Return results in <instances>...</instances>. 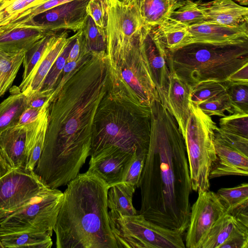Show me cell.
Here are the masks:
<instances>
[{
  "label": "cell",
  "mask_w": 248,
  "mask_h": 248,
  "mask_svg": "<svg viewBox=\"0 0 248 248\" xmlns=\"http://www.w3.org/2000/svg\"><path fill=\"white\" fill-rule=\"evenodd\" d=\"M48 107L44 145L34 173L51 188L67 185L90 156L94 118L108 91L106 52L89 51L61 73Z\"/></svg>",
  "instance_id": "cell-1"
},
{
  "label": "cell",
  "mask_w": 248,
  "mask_h": 248,
  "mask_svg": "<svg viewBox=\"0 0 248 248\" xmlns=\"http://www.w3.org/2000/svg\"><path fill=\"white\" fill-rule=\"evenodd\" d=\"M149 144L141 173L140 214L183 234L189 224L192 187L183 137L160 101L150 107Z\"/></svg>",
  "instance_id": "cell-2"
},
{
  "label": "cell",
  "mask_w": 248,
  "mask_h": 248,
  "mask_svg": "<svg viewBox=\"0 0 248 248\" xmlns=\"http://www.w3.org/2000/svg\"><path fill=\"white\" fill-rule=\"evenodd\" d=\"M53 229L57 248H118L112 232L108 187L87 171L67 184Z\"/></svg>",
  "instance_id": "cell-3"
},
{
  "label": "cell",
  "mask_w": 248,
  "mask_h": 248,
  "mask_svg": "<svg viewBox=\"0 0 248 248\" xmlns=\"http://www.w3.org/2000/svg\"><path fill=\"white\" fill-rule=\"evenodd\" d=\"M151 124L150 107L122 90L108 87L94 118L90 156L109 146L132 154L147 151Z\"/></svg>",
  "instance_id": "cell-4"
},
{
  "label": "cell",
  "mask_w": 248,
  "mask_h": 248,
  "mask_svg": "<svg viewBox=\"0 0 248 248\" xmlns=\"http://www.w3.org/2000/svg\"><path fill=\"white\" fill-rule=\"evenodd\" d=\"M169 67L192 89L207 81L225 82L248 63V42L235 44L195 43L167 49Z\"/></svg>",
  "instance_id": "cell-5"
},
{
  "label": "cell",
  "mask_w": 248,
  "mask_h": 248,
  "mask_svg": "<svg viewBox=\"0 0 248 248\" xmlns=\"http://www.w3.org/2000/svg\"><path fill=\"white\" fill-rule=\"evenodd\" d=\"M190 110L183 137L192 189L198 192L210 189V172L216 159L214 137L217 126L211 116L191 102Z\"/></svg>",
  "instance_id": "cell-6"
},
{
  "label": "cell",
  "mask_w": 248,
  "mask_h": 248,
  "mask_svg": "<svg viewBox=\"0 0 248 248\" xmlns=\"http://www.w3.org/2000/svg\"><path fill=\"white\" fill-rule=\"evenodd\" d=\"M143 27L140 36L127 50L106 61L108 84L123 89L140 104L151 107L160 99L142 48Z\"/></svg>",
  "instance_id": "cell-7"
},
{
  "label": "cell",
  "mask_w": 248,
  "mask_h": 248,
  "mask_svg": "<svg viewBox=\"0 0 248 248\" xmlns=\"http://www.w3.org/2000/svg\"><path fill=\"white\" fill-rule=\"evenodd\" d=\"M118 248H184L183 234L147 220L140 214L125 216L108 212Z\"/></svg>",
  "instance_id": "cell-8"
},
{
  "label": "cell",
  "mask_w": 248,
  "mask_h": 248,
  "mask_svg": "<svg viewBox=\"0 0 248 248\" xmlns=\"http://www.w3.org/2000/svg\"><path fill=\"white\" fill-rule=\"evenodd\" d=\"M63 198L58 188L49 187L18 210L0 220V234L18 232L52 235Z\"/></svg>",
  "instance_id": "cell-9"
},
{
  "label": "cell",
  "mask_w": 248,
  "mask_h": 248,
  "mask_svg": "<svg viewBox=\"0 0 248 248\" xmlns=\"http://www.w3.org/2000/svg\"><path fill=\"white\" fill-rule=\"evenodd\" d=\"M33 171L12 169L0 178V214L3 218L47 188Z\"/></svg>",
  "instance_id": "cell-10"
},
{
  "label": "cell",
  "mask_w": 248,
  "mask_h": 248,
  "mask_svg": "<svg viewBox=\"0 0 248 248\" xmlns=\"http://www.w3.org/2000/svg\"><path fill=\"white\" fill-rule=\"evenodd\" d=\"M214 146L216 159L210 179L229 175L248 176V138L215 130Z\"/></svg>",
  "instance_id": "cell-11"
},
{
  "label": "cell",
  "mask_w": 248,
  "mask_h": 248,
  "mask_svg": "<svg viewBox=\"0 0 248 248\" xmlns=\"http://www.w3.org/2000/svg\"><path fill=\"white\" fill-rule=\"evenodd\" d=\"M225 209L216 193L198 192V197L190 208L186 247L202 248L215 222L225 213Z\"/></svg>",
  "instance_id": "cell-12"
},
{
  "label": "cell",
  "mask_w": 248,
  "mask_h": 248,
  "mask_svg": "<svg viewBox=\"0 0 248 248\" xmlns=\"http://www.w3.org/2000/svg\"><path fill=\"white\" fill-rule=\"evenodd\" d=\"M89 0H74L62 4L14 27H33L46 31L61 30L77 31L81 29L88 16L86 8Z\"/></svg>",
  "instance_id": "cell-13"
},
{
  "label": "cell",
  "mask_w": 248,
  "mask_h": 248,
  "mask_svg": "<svg viewBox=\"0 0 248 248\" xmlns=\"http://www.w3.org/2000/svg\"><path fill=\"white\" fill-rule=\"evenodd\" d=\"M142 46L160 101L168 110L170 71L167 62V49L152 28L145 25L142 29Z\"/></svg>",
  "instance_id": "cell-14"
},
{
  "label": "cell",
  "mask_w": 248,
  "mask_h": 248,
  "mask_svg": "<svg viewBox=\"0 0 248 248\" xmlns=\"http://www.w3.org/2000/svg\"><path fill=\"white\" fill-rule=\"evenodd\" d=\"M133 155L118 147H106L91 156L88 171L101 179L109 188L122 182Z\"/></svg>",
  "instance_id": "cell-15"
},
{
  "label": "cell",
  "mask_w": 248,
  "mask_h": 248,
  "mask_svg": "<svg viewBox=\"0 0 248 248\" xmlns=\"http://www.w3.org/2000/svg\"><path fill=\"white\" fill-rule=\"evenodd\" d=\"M188 28L191 34L190 44H235L248 42V23L231 27L204 21Z\"/></svg>",
  "instance_id": "cell-16"
},
{
  "label": "cell",
  "mask_w": 248,
  "mask_h": 248,
  "mask_svg": "<svg viewBox=\"0 0 248 248\" xmlns=\"http://www.w3.org/2000/svg\"><path fill=\"white\" fill-rule=\"evenodd\" d=\"M68 37L66 31L57 34L27 79L18 87L27 97L41 89L50 68L63 50Z\"/></svg>",
  "instance_id": "cell-17"
},
{
  "label": "cell",
  "mask_w": 248,
  "mask_h": 248,
  "mask_svg": "<svg viewBox=\"0 0 248 248\" xmlns=\"http://www.w3.org/2000/svg\"><path fill=\"white\" fill-rule=\"evenodd\" d=\"M205 16V21L235 27L248 23V9L233 0H214L204 2L197 1Z\"/></svg>",
  "instance_id": "cell-18"
},
{
  "label": "cell",
  "mask_w": 248,
  "mask_h": 248,
  "mask_svg": "<svg viewBox=\"0 0 248 248\" xmlns=\"http://www.w3.org/2000/svg\"><path fill=\"white\" fill-rule=\"evenodd\" d=\"M170 78L168 91V110L174 117L183 136L190 113L191 89L169 67Z\"/></svg>",
  "instance_id": "cell-19"
},
{
  "label": "cell",
  "mask_w": 248,
  "mask_h": 248,
  "mask_svg": "<svg viewBox=\"0 0 248 248\" xmlns=\"http://www.w3.org/2000/svg\"><path fill=\"white\" fill-rule=\"evenodd\" d=\"M48 31L30 26L0 27V51L16 53L26 51Z\"/></svg>",
  "instance_id": "cell-20"
},
{
  "label": "cell",
  "mask_w": 248,
  "mask_h": 248,
  "mask_svg": "<svg viewBox=\"0 0 248 248\" xmlns=\"http://www.w3.org/2000/svg\"><path fill=\"white\" fill-rule=\"evenodd\" d=\"M26 126L8 128L0 134V149L12 169L25 168Z\"/></svg>",
  "instance_id": "cell-21"
},
{
  "label": "cell",
  "mask_w": 248,
  "mask_h": 248,
  "mask_svg": "<svg viewBox=\"0 0 248 248\" xmlns=\"http://www.w3.org/2000/svg\"><path fill=\"white\" fill-rule=\"evenodd\" d=\"M243 233H248V224L225 212L213 225L202 248H221L226 241Z\"/></svg>",
  "instance_id": "cell-22"
},
{
  "label": "cell",
  "mask_w": 248,
  "mask_h": 248,
  "mask_svg": "<svg viewBox=\"0 0 248 248\" xmlns=\"http://www.w3.org/2000/svg\"><path fill=\"white\" fill-rule=\"evenodd\" d=\"M48 123V108L34 122L25 125V164L26 170L33 171L42 152Z\"/></svg>",
  "instance_id": "cell-23"
},
{
  "label": "cell",
  "mask_w": 248,
  "mask_h": 248,
  "mask_svg": "<svg viewBox=\"0 0 248 248\" xmlns=\"http://www.w3.org/2000/svg\"><path fill=\"white\" fill-rule=\"evenodd\" d=\"M225 209L243 223L248 224V184L231 188H221L216 193Z\"/></svg>",
  "instance_id": "cell-24"
},
{
  "label": "cell",
  "mask_w": 248,
  "mask_h": 248,
  "mask_svg": "<svg viewBox=\"0 0 248 248\" xmlns=\"http://www.w3.org/2000/svg\"><path fill=\"white\" fill-rule=\"evenodd\" d=\"M10 95L0 103V134L8 128L16 125L19 117L27 108V96L14 86Z\"/></svg>",
  "instance_id": "cell-25"
},
{
  "label": "cell",
  "mask_w": 248,
  "mask_h": 248,
  "mask_svg": "<svg viewBox=\"0 0 248 248\" xmlns=\"http://www.w3.org/2000/svg\"><path fill=\"white\" fill-rule=\"evenodd\" d=\"M136 1L144 24L151 27L163 23L170 13L182 2H173L167 0Z\"/></svg>",
  "instance_id": "cell-26"
},
{
  "label": "cell",
  "mask_w": 248,
  "mask_h": 248,
  "mask_svg": "<svg viewBox=\"0 0 248 248\" xmlns=\"http://www.w3.org/2000/svg\"><path fill=\"white\" fill-rule=\"evenodd\" d=\"M136 189L133 185L123 182L110 187L107 194L108 208L123 215L137 214L132 202Z\"/></svg>",
  "instance_id": "cell-27"
},
{
  "label": "cell",
  "mask_w": 248,
  "mask_h": 248,
  "mask_svg": "<svg viewBox=\"0 0 248 248\" xmlns=\"http://www.w3.org/2000/svg\"><path fill=\"white\" fill-rule=\"evenodd\" d=\"M169 50H174L191 43V34L187 26L171 20L152 27Z\"/></svg>",
  "instance_id": "cell-28"
},
{
  "label": "cell",
  "mask_w": 248,
  "mask_h": 248,
  "mask_svg": "<svg viewBox=\"0 0 248 248\" xmlns=\"http://www.w3.org/2000/svg\"><path fill=\"white\" fill-rule=\"evenodd\" d=\"M52 235L47 232H18L0 234L3 248H51Z\"/></svg>",
  "instance_id": "cell-29"
},
{
  "label": "cell",
  "mask_w": 248,
  "mask_h": 248,
  "mask_svg": "<svg viewBox=\"0 0 248 248\" xmlns=\"http://www.w3.org/2000/svg\"><path fill=\"white\" fill-rule=\"evenodd\" d=\"M7 53L0 51V77L2 96L12 86L23 63L24 52Z\"/></svg>",
  "instance_id": "cell-30"
},
{
  "label": "cell",
  "mask_w": 248,
  "mask_h": 248,
  "mask_svg": "<svg viewBox=\"0 0 248 248\" xmlns=\"http://www.w3.org/2000/svg\"><path fill=\"white\" fill-rule=\"evenodd\" d=\"M85 45L93 52H106L108 34L107 28L98 26L88 15L80 29Z\"/></svg>",
  "instance_id": "cell-31"
},
{
  "label": "cell",
  "mask_w": 248,
  "mask_h": 248,
  "mask_svg": "<svg viewBox=\"0 0 248 248\" xmlns=\"http://www.w3.org/2000/svg\"><path fill=\"white\" fill-rule=\"evenodd\" d=\"M205 20V16L199 7L197 1L186 0L170 13L166 21L171 20L188 27L202 23Z\"/></svg>",
  "instance_id": "cell-32"
},
{
  "label": "cell",
  "mask_w": 248,
  "mask_h": 248,
  "mask_svg": "<svg viewBox=\"0 0 248 248\" xmlns=\"http://www.w3.org/2000/svg\"><path fill=\"white\" fill-rule=\"evenodd\" d=\"M57 34V31H48L24 52L22 63L24 72L21 83L25 81L31 75L35 66Z\"/></svg>",
  "instance_id": "cell-33"
},
{
  "label": "cell",
  "mask_w": 248,
  "mask_h": 248,
  "mask_svg": "<svg viewBox=\"0 0 248 248\" xmlns=\"http://www.w3.org/2000/svg\"><path fill=\"white\" fill-rule=\"evenodd\" d=\"M79 32L80 30L73 36L68 37L63 50L49 71L40 90H49L55 88L66 64L70 51L75 43Z\"/></svg>",
  "instance_id": "cell-34"
},
{
  "label": "cell",
  "mask_w": 248,
  "mask_h": 248,
  "mask_svg": "<svg viewBox=\"0 0 248 248\" xmlns=\"http://www.w3.org/2000/svg\"><path fill=\"white\" fill-rule=\"evenodd\" d=\"M227 82L207 81L199 83L191 89V102L198 106L220 94L226 91Z\"/></svg>",
  "instance_id": "cell-35"
},
{
  "label": "cell",
  "mask_w": 248,
  "mask_h": 248,
  "mask_svg": "<svg viewBox=\"0 0 248 248\" xmlns=\"http://www.w3.org/2000/svg\"><path fill=\"white\" fill-rule=\"evenodd\" d=\"M226 92L233 112L248 113V83L228 81Z\"/></svg>",
  "instance_id": "cell-36"
},
{
  "label": "cell",
  "mask_w": 248,
  "mask_h": 248,
  "mask_svg": "<svg viewBox=\"0 0 248 248\" xmlns=\"http://www.w3.org/2000/svg\"><path fill=\"white\" fill-rule=\"evenodd\" d=\"M45 0H6L0 8V27L12 21L16 16Z\"/></svg>",
  "instance_id": "cell-37"
},
{
  "label": "cell",
  "mask_w": 248,
  "mask_h": 248,
  "mask_svg": "<svg viewBox=\"0 0 248 248\" xmlns=\"http://www.w3.org/2000/svg\"><path fill=\"white\" fill-rule=\"evenodd\" d=\"M147 151L137 152L133 154L125 168L122 182L130 184L136 188L140 187Z\"/></svg>",
  "instance_id": "cell-38"
},
{
  "label": "cell",
  "mask_w": 248,
  "mask_h": 248,
  "mask_svg": "<svg viewBox=\"0 0 248 248\" xmlns=\"http://www.w3.org/2000/svg\"><path fill=\"white\" fill-rule=\"evenodd\" d=\"M219 128L248 138V113L234 111L219 119Z\"/></svg>",
  "instance_id": "cell-39"
},
{
  "label": "cell",
  "mask_w": 248,
  "mask_h": 248,
  "mask_svg": "<svg viewBox=\"0 0 248 248\" xmlns=\"http://www.w3.org/2000/svg\"><path fill=\"white\" fill-rule=\"evenodd\" d=\"M207 115L224 117L225 111L230 114L233 112L231 102L226 91L208 99L197 106Z\"/></svg>",
  "instance_id": "cell-40"
},
{
  "label": "cell",
  "mask_w": 248,
  "mask_h": 248,
  "mask_svg": "<svg viewBox=\"0 0 248 248\" xmlns=\"http://www.w3.org/2000/svg\"><path fill=\"white\" fill-rule=\"evenodd\" d=\"M74 0H45L39 4L22 12L8 24L2 26L6 28L14 27L30 19L41 13L62 4Z\"/></svg>",
  "instance_id": "cell-41"
},
{
  "label": "cell",
  "mask_w": 248,
  "mask_h": 248,
  "mask_svg": "<svg viewBox=\"0 0 248 248\" xmlns=\"http://www.w3.org/2000/svg\"><path fill=\"white\" fill-rule=\"evenodd\" d=\"M109 9L110 0H90L86 11L98 26L107 28Z\"/></svg>",
  "instance_id": "cell-42"
},
{
  "label": "cell",
  "mask_w": 248,
  "mask_h": 248,
  "mask_svg": "<svg viewBox=\"0 0 248 248\" xmlns=\"http://www.w3.org/2000/svg\"><path fill=\"white\" fill-rule=\"evenodd\" d=\"M54 89L49 90H40L27 96V107L40 108L48 103L52 97Z\"/></svg>",
  "instance_id": "cell-43"
},
{
  "label": "cell",
  "mask_w": 248,
  "mask_h": 248,
  "mask_svg": "<svg viewBox=\"0 0 248 248\" xmlns=\"http://www.w3.org/2000/svg\"><path fill=\"white\" fill-rule=\"evenodd\" d=\"M49 102L42 108L27 107L19 117L16 126H25L37 120L48 108Z\"/></svg>",
  "instance_id": "cell-44"
},
{
  "label": "cell",
  "mask_w": 248,
  "mask_h": 248,
  "mask_svg": "<svg viewBox=\"0 0 248 248\" xmlns=\"http://www.w3.org/2000/svg\"><path fill=\"white\" fill-rule=\"evenodd\" d=\"M83 43V39L80 30L79 33L75 43L72 47L66 63L75 62L78 59Z\"/></svg>",
  "instance_id": "cell-45"
},
{
  "label": "cell",
  "mask_w": 248,
  "mask_h": 248,
  "mask_svg": "<svg viewBox=\"0 0 248 248\" xmlns=\"http://www.w3.org/2000/svg\"><path fill=\"white\" fill-rule=\"evenodd\" d=\"M228 81L248 83V63L242 66L232 75Z\"/></svg>",
  "instance_id": "cell-46"
},
{
  "label": "cell",
  "mask_w": 248,
  "mask_h": 248,
  "mask_svg": "<svg viewBox=\"0 0 248 248\" xmlns=\"http://www.w3.org/2000/svg\"><path fill=\"white\" fill-rule=\"evenodd\" d=\"M12 169L7 162L0 149V178Z\"/></svg>",
  "instance_id": "cell-47"
},
{
  "label": "cell",
  "mask_w": 248,
  "mask_h": 248,
  "mask_svg": "<svg viewBox=\"0 0 248 248\" xmlns=\"http://www.w3.org/2000/svg\"><path fill=\"white\" fill-rule=\"evenodd\" d=\"M241 5H247L248 4V0H234Z\"/></svg>",
  "instance_id": "cell-48"
},
{
  "label": "cell",
  "mask_w": 248,
  "mask_h": 248,
  "mask_svg": "<svg viewBox=\"0 0 248 248\" xmlns=\"http://www.w3.org/2000/svg\"><path fill=\"white\" fill-rule=\"evenodd\" d=\"M167 0L172 1L173 2H181L184 1L186 0Z\"/></svg>",
  "instance_id": "cell-49"
},
{
  "label": "cell",
  "mask_w": 248,
  "mask_h": 248,
  "mask_svg": "<svg viewBox=\"0 0 248 248\" xmlns=\"http://www.w3.org/2000/svg\"><path fill=\"white\" fill-rule=\"evenodd\" d=\"M6 0H0V8L5 3Z\"/></svg>",
  "instance_id": "cell-50"
},
{
  "label": "cell",
  "mask_w": 248,
  "mask_h": 248,
  "mask_svg": "<svg viewBox=\"0 0 248 248\" xmlns=\"http://www.w3.org/2000/svg\"><path fill=\"white\" fill-rule=\"evenodd\" d=\"M1 78L0 77V97L1 96Z\"/></svg>",
  "instance_id": "cell-51"
},
{
  "label": "cell",
  "mask_w": 248,
  "mask_h": 248,
  "mask_svg": "<svg viewBox=\"0 0 248 248\" xmlns=\"http://www.w3.org/2000/svg\"><path fill=\"white\" fill-rule=\"evenodd\" d=\"M2 218V217L0 215V220ZM0 248H3V245H2L1 242H0Z\"/></svg>",
  "instance_id": "cell-52"
},
{
  "label": "cell",
  "mask_w": 248,
  "mask_h": 248,
  "mask_svg": "<svg viewBox=\"0 0 248 248\" xmlns=\"http://www.w3.org/2000/svg\"><path fill=\"white\" fill-rule=\"evenodd\" d=\"M132 0H124L123 1H125V2H128L129 1H131Z\"/></svg>",
  "instance_id": "cell-53"
},
{
  "label": "cell",
  "mask_w": 248,
  "mask_h": 248,
  "mask_svg": "<svg viewBox=\"0 0 248 248\" xmlns=\"http://www.w3.org/2000/svg\"><path fill=\"white\" fill-rule=\"evenodd\" d=\"M121 0V1H123L124 0Z\"/></svg>",
  "instance_id": "cell-54"
},
{
  "label": "cell",
  "mask_w": 248,
  "mask_h": 248,
  "mask_svg": "<svg viewBox=\"0 0 248 248\" xmlns=\"http://www.w3.org/2000/svg\"></svg>",
  "instance_id": "cell-55"
}]
</instances>
